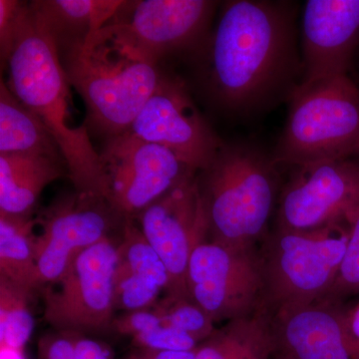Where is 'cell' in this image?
<instances>
[{
    "instance_id": "obj_5",
    "label": "cell",
    "mask_w": 359,
    "mask_h": 359,
    "mask_svg": "<svg viewBox=\"0 0 359 359\" xmlns=\"http://www.w3.org/2000/svg\"><path fill=\"white\" fill-rule=\"evenodd\" d=\"M273 158L299 168L359 157V88L346 76L297 88Z\"/></svg>"
},
{
    "instance_id": "obj_15",
    "label": "cell",
    "mask_w": 359,
    "mask_h": 359,
    "mask_svg": "<svg viewBox=\"0 0 359 359\" xmlns=\"http://www.w3.org/2000/svg\"><path fill=\"white\" fill-rule=\"evenodd\" d=\"M215 6L205 0L124 1L109 22L159 60L167 52L197 44Z\"/></svg>"
},
{
    "instance_id": "obj_13",
    "label": "cell",
    "mask_w": 359,
    "mask_h": 359,
    "mask_svg": "<svg viewBox=\"0 0 359 359\" xmlns=\"http://www.w3.org/2000/svg\"><path fill=\"white\" fill-rule=\"evenodd\" d=\"M125 219L107 200L75 193L51 205L40 219L35 261L42 285L57 282L85 250L109 237L115 221Z\"/></svg>"
},
{
    "instance_id": "obj_11",
    "label": "cell",
    "mask_w": 359,
    "mask_h": 359,
    "mask_svg": "<svg viewBox=\"0 0 359 359\" xmlns=\"http://www.w3.org/2000/svg\"><path fill=\"white\" fill-rule=\"evenodd\" d=\"M138 217L142 233L166 266V295L190 297L187 285L189 262L196 245L208 237L198 174L184 180Z\"/></svg>"
},
{
    "instance_id": "obj_21",
    "label": "cell",
    "mask_w": 359,
    "mask_h": 359,
    "mask_svg": "<svg viewBox=\"0 0 359 359\" xmlns=\"http://www.w3.org/2000/svg\"><path fill=\"white\" fill-rule=\"evenodd\" d=\"M36 219L0 214V278L32 292L42 285L35 261Z\"/></svg>"
},
{
    "instance_id": "obj_31",
    "label": "cell",
    "mask_w": 359,
    "mask_h": 359,
    "mask_svg": "<svg viewBox=\"0 0 359 359\" xmlns=\"http://www.w3.org/2000/svg\"><path fill=\"white\" fill-rule=\"evenodd\" d=\"M196 351H157L153 359H195Z\"/></svg>"
},
{
    "instance_id": "obj_7",
    "label": "cell",
    "mask_w": 359,
    "mask_h": 359,
    "mask_svg": "<svg viewBox=\"0 0 359 359\" xmlns=\"http://www.w3.org/2000/svg\"><path fill=\"white\" fill-rule=\"evenodd\" d=\"M187 285L191 299L215 323L264 308L263 271L255 248L236 249L205 238L191 255Z\"/></svg>"
},
{
    "instance_id": "obj_17",
    "label": "cell",
    "mask_w": 359,
    "mask_h": 359,
    "mask_svg": "<svg viewBox=\"0 0 359 359\" xmlns=\"http://www.w3.org/2000/svg\"><path fill=\"white\" fill-rule=\"evenodd\" d=\"M65 161L34 154H0V214L29 216L45 188L62 175Z\"/></svg>"
},
{
    "instance_id": "obj_28",
    "label": "cell",
    "mask_w": 359,
    "mask_h": 359,
    "mask_svg": "<svg viewBox=\"0 0 359 359\" xmlns=\"http://www.w3.org/2000/svg\"><path fill=\"white\" fill-rule=\"evenodd\" d=\"M45 359H76V339L62 335L46 340Z\"/></svg>"
},
{
    "instance_id": "obj_10",
    "label": "cell",
    "mask_w": 359,
    "mask_h": 359,
    "mask_svg": "<svg viewBox=\"0 0 359 359\" xmlns=\"http://www.w3.org/2000/svg\"><path fill=\"white\" fill-rule=\"evenodd\" d=\"M117 244L110 237L85 250L44 294V318L61 332L108 327L115 311Z\"/></svg>"
},
{
    "instance_id": "obj_8",
    "label": "cell",
    "mask_w": 359,
    "mask_h": 359,
    "mask_svg": "<svg viewBox=\"0 0 359 359\" xmlns=\"http://www.w3.org/2000/svg\"><path fill=\"white\" fill-rule=\"evenodd\" d=\"M104 197L124 218L146 208L199 172L169 149L125 132L113 137L100 154Z\"/></svg>"
},
{
    "instance_id": "obj_20",
    "label": "cell",
    "mask_w": 359,
    "mask_h": 359,
    "mask_svg": "<svg viewBox=\"0 0 359 359\" xmlns=\"http://www.w3.org/2000/svg\"><path fill=\"white\" fill-rule=\"evenodd\" d=\"M15 153L63 160L57 144L44 123L26 107L1 80L0 154Z\"/></svg>"
},
{
    "instance_id": "obj_23",
    "label": "cell",
    "mask_w": 359,
    "mask_h": 359,
    "mask_svg": "<svg viewBox=\"0 0 359 359\" xmlns=\"http://www.w3.org/2000/svg\"><path fill=\"white\" fill-rule=\"evenodd\" d=\"M29 294L0 278V346L22 348L32 337L34 320L28 306Z\"/></svg>"
},
{
    "instance_id": "obj_25",
    "label": "cell",
    "mask_w": 359,
    "mask_h": 359,
    "mask_svg": "<svg viewBox=\"0 0 359 359\" xmlns=\"http://www.w3.org/2000/svg\"><path fill=\"white\" fill-rule=\"evenodd\" d=\"M359 294V214L349 226L346 254L332 287L323 301L341 304Z\"/></svg>"
},
{
    "instance_id": "obj_29",
    "label": "cell",
    "mask_w": 359,
    "mask_h": 359,
    "mask_svg": "<svg viewBox=\"0 0 359 359\" xmlns=\"http://www.w3.org/2000/svg\"><path fill=\"white\" fill-rule=\"evenodd\" d=\"M76 359H109L102 346L94 340L76 339Z\"/></svg>"
},
{
    "instance_id": "obj_22",
    "label": "cell",
    "mask_w": 359,
    "mask_h": 359,
    "mask_svg": "<svg viewBox=\"0 0 359 359\" xmlns=\"http://www.w3.org/2000/svg\"><path fill=\"white\" fill-rule=\"evenodd\" d=\"M116 268L157 285L166 292L169 275L166 266L131 218L123 223L121 241L117 244Z\"/></svg>"
},
{
    "instance_id": "obj_34",
    "label": "cell",
    "mask_w": 359,
    "mask_h": 359,
    "mask_svg": "<svg viewBox=\"0 0 359 359\" xmlns=\"http://www.w3.org/2000/svg\"><path fill=\"white\" fill-rule=\"evenodd\" d=\"M358 160H359V157L358 158Z\"/></svg>"
},
{
    "instance_id": "obj_18",
    "label": "cell",
    "mask_w": 359,
    "mask_h": 359,
    "mask_svg": "<svg viewBox=\"0 0 359 359\" xmlns=\"http://www.w3.org/2000/svg\"><path fill=\"white\" fill-rule=\"evenodd\" d=\"M195 359H276L271 313L263 308L229 321L202 341Z\"/></svg>"
},
{
    "instance_id": "obj_1",
    "label": "cell",
    "mask_w": 359,
    "mask_h": 359,
    "mask_svg": "<svg viewBox=\"0 0 359 359\" xmlns=\"http://www.w3.org/2000/svg\"><path fill=\"white\" fill-rule=\"evenodd\" d=\"M297 16L290 1L224 4L208 54L210 90L224 111L245 118L290 100L302 76Z\"/></svg>"
},
{
    "instance_id": "obj_14",
    "label": "cell",
    "mask_w": 359,
    "mask_h": 359,
    "mask_svg": "<svg viewBox=\"0 0 359 359\" xmlns=\"http://www.w3.org/2000/svg\"><path fill=\"white\" fill-rule=\"evenodd\" d=\"M359 43V0H309L302 18L297 88L346 76Z\"/></svg>"
},
{
    "instance_id": "obj_2",
    "label": "cell",
    "mask_w": 359,
    "mask_h": 359,
    "mask_svg": "<svg viewBox=\"0 0 359 359\" xmlns=\"http://www.w3.org/2000/svg\"><path fill=\"white\" fill-rule=\"evenodd\" d=\"M6 63L7 86L50 132L76 192L105 199L100 154L86 126L71 125L70 83L58 46L32 4Z\"/></svg>"
},
{
    "instance_id": "obj_9",
    "label": "cell",
    "mask_w": 359,
    "mask_h": 359,
    "mask_svg": "<svg viewBox=\"0 0 359 359\" xmlns=\"http://www.w3.org/2000/svg\"><path fill=\"white\" fill-rule=\"evenodd\" d=\"M359 214V160L297 168L278 201V230L313 231L353 223Z\"/></svg>"
},
{
    "instance_id": "obj_12",
    "label": "cell",
    "mask_w": 359,
    "mask_h": 359,
    "mask_svg": "<svg viewBox=\"0 0 359 359\" xmlns=\"http://www.w3.org/2000/svg\"><path fill=\"white\" fill-rule=\"evenodd\" d=\"M127 132L169 149L197 172L212 164L223 144L194 105L184 85L163 75Z\"/></svg>"
},
{
    "instance_id": "obj_3",
    "label": "cell",
    "mask_w": 359,
    "mask_h": 359,
    "mask_svg": "<svg viewBox=\"0 0 359 359\" xmlns=\"http://www.w3.org/2000/svg\"><path fill=\"white\" fill-rule=\"evenodd\" d=\"M60 51L68 81L83 99L90 125L109 139L128 131L159 85L158 59L111 22Z\"/></svg>"
},
{
    "instance_id": "obj_16",
    "label": "cell",
    "mask_w": 359,
    "mask_h": 359,
    "mask_svg": "<svg viewBox=\"0 0 359 359\" xmlns=\"http://www.w3.org/2000/svg\"><path fill=\"white\" fill-rule=\"evenodd\" d=\"M341 304L318 301L271 314L276 355L283 359H359Z\"/></svg>"
},
{
    "instance_id": "obj_32",
    "label": "cell",
    "mask_w": 359,
    "mask_h": 359,
    "mask_svg": "<svg viewBox=\"0 0 359 359\" xmlns=\"http://www.w3.org/2000/svg\"><path fill=\"white\" fill-rule=\"evenodd\" d=\"M0 359H25L22 348L0 346Z\"/></svg>"
},
{
    "instance_id": "obj_6",
    "label": "cell",
    "mask_w": 359,
    "mask_h": 359,
    "mask_svg": "<svg viewBox=\"0 0 359 359\" xmlns=\"http://www.w3.org/2000/svg\"><path fill=\"white\" fill-rule=\"evenodd\" d=\"M347 240L348 231L341 226L313 231L276 229L259 252L264 309L273 314L323 301L339 273Z\"/></svg>"
},
{
    "instance_id": "obj_33",
    "label": "cell",
    "mask_w": 359,
    "mask_h": 359,
    "mask_svg": "<svg viewBox=\"0 0 359 359\" xmlns=\"http://www.w3.org/2000/svg\"><path fill=\"white\" fill-rule=\"evenodd\" d=\"M276 359H283V358H280V356L276 355Z\"/></svg>"
},
{
    "instance_id": "obj_30",
    "label": "cell",
    "mask_w": 359,
    "mask_h": 359,
    "mask_svg": "<svg viewBox=\"0 0 359 359\" xmlns=\"http://www.w3.org/2000/svg\"><path fill=\"white\" fill-rule=\"evenodd\" d=\"M346 323L349 334L359 342V304L353 309H346Z\"/></svg>"
},
{
    "instance_id": "obj_4",
    "label": "cell",
    "mask_w": 359,
    "mask_h": 359,
    "mask_svg": "<svg viewBox=\"0 0 359 359\" xmlns=\"http://www.w3.org/2000/svg\"><path fill=\"white\" fill-rule=\"evenodd\" d=\"M273 155L250 142L222 144L199 187L210 240L254 249L266 230L280 187Z\"/></svg>"
},
{
    "instance_id": "obj_27",
    "label": "cell",
    "mask_w": 359,
    "mask_h": 359,
    "mask_svg": "<svg viewBox=\"0 0 359 359\" xmlns=\"http://www.w3.org/2000/svg\"><path fill=\"white\" fill-rule=\"evenodd\" d=\"M134 339L155 351H194L198 347L197 340L190 334L161 325Z\"/></svg>"
},
{
    "instance_id": "obj_24",
    "label": "cell",
    "mask_w": 359,
    "mask_h": 359,
    "mask_svg": "<svg viewBox=\"0 0 359 359\" xmlns=\"http://www.w3.org/2000/svg\"><path fill=\"white\" fill-rule=\"evenodd\" d=\"M161 325L174 328L204 341L216 330L215 323L191 297H166L153 306Z\"/></svg>"
},
{
    "instance_id": "obj_26",
    "label": "cell",
    "mask_w": 359,
    "mask_h": 359,
    "mask_svg": "<svg viewBox=\"0 0 359 359\" xmlns=\"http://www.w3.org/2000/svg\"><path fill=\"white\" fill-rule=\"evenodd\" d=\"M30 11V4L16 0H0V51L6 63L16 35Z\"/></svg>"
},
{
    "instance_id": "obj_19",
    "label": "cell",
    "mask_w": 359,
    "mask_h": 359,
    "mask_svg": "<svg viewBox=\"0 0 359 359\" xmlns=\"http://www.w3.org/2000/svg\"><path fill=\"white\" fill-rule=\"evenodd\" d=\"M123 4L118 0H48L30 4L61 50L100 30Z\"/></svg>"
}]
</instances>
